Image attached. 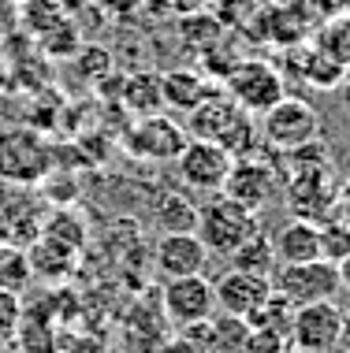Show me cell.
I'll list each match as a JSON object with an SVG mask.
<instances>
[{"label": "cell", "mask_w": 350, "mask_h": 353, "mask_svg": "<svg viewBox=\"0 0 350 353\" xmlns=\"http://www.w3.org/2000/svg\"><path fill=\"white\" fill-rule=\"evenodd\" d=\"M4 4H12V8H19V4H23V0H4Z\"/></svg>", "instance_id": "obj_34"}, {"label": "cell", "mask_w": 350, "mask_h": 353, "mask_svg": "<svg viewBox=\"0 0 350 353\" xmlns=\"http://www.w3.org/2000/svg\"><path fill=\"white\" fill-rule=\"evenodd\" d=\"M34 279L30 268V253L15 242H0V290L8 294H23Z\"/></svg>", "instance_id": "obj_22"}, {"label": "cell", "mask_w": 350, "mask_h": 353, "mask_svg": "<svg viewBox=\"0 0 350 353\" xmlns=\"http://www.w3.org/2000/svg\"><path fill=\"white\" fill-rule=\"evenodd\" d=\"M123 101H127L130 112H138V119L160 116V112H164V85H160V74L142 71L138 79H130L123 85Z\"/></svg>", "instance_id": "obj_21"}, {"label": "cell", "mask_w": 350, "mask_h": 353, "mask_svg": "<svg viewBox=\"0 0 350 353\" xmlns=\"http://www.w3.org/2000/svg\"><path fill=\"white\" fill-rule=\"evenodd\" d=\"M41 234L52 238V242L68 245V250L79 253L82 242H86V227H82V219L71 212V208H60V212H52L49 219L41 223Z\"/></svg>", "instance_id": "obj_25"}, {"label": "cell", "mask_w": 350, "mask_h": 353, "mask_svg": "<svg viewBox=\"0 0 350 353\" xmlns=\"http://www.w3.org/2000/svg\"><path fill=\"white\" fill-rule=\"evenodd\" d=\"M272 238V250H276L280 264H309L324 256V242H320V223H313L309 216H291L283 219Z\"/></svg>", "instance_id": "obj_12"}, {"label": "cell", "mask_w": 350, "mask_h": 353, "mask_svg": "<svg viewBox=\"0 0 350 353\" xmlns=\"http://www.w3.org/2000/svg\"><path fill=\"white\" fill-rule=\"evenodd\" d=\"M320 138V116L317 108L306 97H283L276 101L261 119V141L280 152H291L298 145H309V141Z\"/></svg>", "instance_id": "obj_5"}, {"label": "cell", "mask_w": 350, "mask_h": 353, "mask_svg": "<svg viewBox=\"0 0 350 353\" xmlns=\"http://www.w3.org/2000/svg\"><path fill=\"white\" fill-rule=\"evenodd\" d=\"M228 268H239V272H250V275H264V279H272V272L280 268L276 250H272V238L264 234V231H257L250 242H242L239 250L228 256Z\"/></svg>", "instance_id": "obj_20"}, {"label": "cell", "mask_w": 350, "mask_h": 353, "mask_svg": "<svg viewBox=\"0 0 350 353\" xmlns=\"http://www.w3.org/2000/svg\"><path fill=\"white\" fill-rule=\"evenodd\" d=\"M253 327L246 316H231V312H216L205 323V342L202 353H250Z\"/></svg>", "instance_id": "obj_16"}, {"label": "cell", "mask_w": 350, "mask_h": 353, "mask_svg": "<svg viewBox=\"0 0 350 353\" xmlns=\"http://www.w3.org/2000/svg\"><path fill=\"white\" fill-rule=\"evenodd\" d=\"M347 316L336 301H313L298 305L291 316V342L298 353H336L343 346Z\"/></svg>", "instance_id": "obj_6"}, {"label": "cell", "mask_w": 350, "mask_h": 353, "mask_svg": "<svg viewBox=\"0 0 350 353\" xmlns=\"http://www.w3.org/2000/svg\"><path fill=\"white\" fill-rule=\"evenodd\" d=\"M231 168H235L231 152L220 141H205V138H191L186 149L175 157V171L183 179V186L197 190V194H220Z\"/></svg>", "instance_id": "obj_7"}, {"label": "cell", "mask_w": 350, "mask_h": 353, "mask_svg": "<svg viewBox=\"0 0 350 353\" xmlns=\"http://www.w3.org/2000/svg\"><path fill=\"white\" fill-rule=\"evenodd\" d=\"M56 171V152L34 127H0V183L41 186Z\"/></svg>", "instance_id": "obj_1"}, {"label": "cell", "mask_w": 350, "mask_h": 353, "mask_svg": "<svg viewBox=\"0 0 350 353\" xmlns=\"http://www.w3.org/2000/svg\"><path fill=\"white\" fill-rule=\"evenodd\" d=\"M295 74L306 85H317V90H336L339 82H343V74H347V68L343 63H336L332 56H328L324 49H317L313 41L309 45H295Z\"/></svg>", "instance_id": "obj_17"}, {"label": "cell", "mask_w": 350, "mask_h": 353, "mask_svg": "<svg viewBox=\"0 0 350 353\" xmlns=\"http://www.w3.org/2000/svg\"><path fill=\"white\" fill-rule=\"evenodd\" d=\"M160 85H164V108H175V112H194L197 104H205L216 93H224V85L209 79L205 71L197 68H175L168 74H160Z\"/></svg>", "instance_id": "obj_15"}, {"label": "cell", "mask_w": 350, "mask_h": 353, "mask_svg": "<svg viewBox=\"0 0 350 353\" xmlns=\"http://www.w3.org/2000/svg\"><path fill=\"white\" fill-rule=\"evenodd\" d=\"M209 264V250L197 238V231H172L160 234L153 245V272L160 279H186V275H202Z\"/></svg>", "instance_id": "obj_9"}, {"label": "cell", "mask_w": 350, "mask_h": 353, "mask_svg": "<svg viewBox=\"0 0 350 353\" xmlns=\"http://www.w3.org/2000/svg\"><path fill=\"white\" fill-rule=\"evenodd\" d=\"M216 290V312H231V316H250L257 305L272 294V279L264 275H250L239 268H228L213 283Z\"/></svg>", "instance_id": "obj_13"}, {"label": "cell", "mask_w": 350, "mask_h": 353, "mask_svg": "<svg viewBox=\"0 0 350 353\" xmlns=\"http://www.w3.org/2000/svg\"><path fill=\"white\" fill-rule=\"evenodd\" d=\"M309 4H313V12H317V15H324V19L350 12V0H309Z\"/></svg>", "instance_id": "obj_30"}, {"label": "cell", "mask_w": 350, "mask_h": 353, "mask_svg": "<svg viewBox=\"0 0 350 353\" xmlns=\"http://www.w3.org/2000/svg\"><path fill=\"white\" fill-rule=\"evenodd\" d=\"M257 0H216L209 12L216 15V23L224 30H250L253 15H257Z\"/></svg>", "instance_id": "obj_26"}, {"label": "cell", "mask_w": 350, "mask_h": 353, "mask_svg": "<svg viewBox=\"0 0 350 353\" xmlns=\"http://www.w3.org/2000/svg\"><path fill=\"white\" fill-rule=\"evenodd\" d=\"M153 212V223L160 227V234H172V231H194L197 227V205L183 190H164V194L153 197L149 205Z\"/></svg>", "instance_id": "obj_18"}, {"label": "cell", "mask_w": 350, "mask_h": 353, "mask_svg": "<svg viewBox=\"0 0 350 353\" xmlns=\"http://www.w3.org/2000/svg\"><path fill=\"white\" fill-rule=\"evenodd\" d=\"M257 4H272V0H257Z\"/></svg>", "instance_id": "obj_35"}, {"label": "cell", "mask_w": 350, "mask_h": 353, "mask_svg": "<svg viewBox=\"0 0 350 353\" xmlns=\"http://www.w3.org/2000/svg\"><path fill=\"white\" fill-rule=\"evenodd\" d=\"M19 327H23V301H19V294L0 290V342L19 335Z\"/></svg>", "instance_id": "obj_28"}, {"label": "cell", "mask_w": 350, "mask_h": 353, "mask_svg": "<svg viewBox=\"0 0 350 353\" xmlns=\"http://www.w3.org/2000/svg\"><path fill=\"white\" fill-rule=\"evenodd\" d=\"M64 19H68V12H64L60 0H23L19 4V23L34 37H45L49 30H56Z\"/></svg>", "instance_id": "obj_24"}, {"label": "cell", "mask_w": 350, "mask_h": 353, "mask_svg": "<svg viewBox=\"0 0 350 353\" xmlns=\"http://www.w3.org/2000/svg\"><path fill=\"white\" fill-rule=\"evenodd\" d=\"M332 93H336V97H339V104H343V108L350 112V71L343 74V82H339V85H336Z\"/></svg>", "instance_id": "obj_31"}, {"label": "cell", "mask_w": 350, "mask_h": 353, "mask_svg": "<svg viewBox=\"0 0 350 353\" xmlns=\"http://www.w3.org/2000/svg\"><path fill=\"white\" fill-rule=\"evenodd\" d=\"M45 49L49 52H79V37H75V26L64 19L56 30H49L45 34Z\"/></svg>", "instance_id": "obj_29"}, {"label": "cell", "mask_w": 350, "mask_h": 353, "mask_svg": "<svg viewBox=\"0 0 350 353\" xmlns=\"http://www.w3.org/2000/svg\"><path fill=\"white\" fill-rule=\"evenodd\" d=\"M160 309L175 327L213 320L216 316V290L205 275H186V279H168L160 286Z\"/></svg>", "instance_id": "obj_8"}, {"label": "cell", "mask_w": 350, "mask_h": 353, "mask_svg": "<svg viewBox=\"0 0 350 353\" xmlns=\"http://www.w3.org/2000/svg\"><path fill=\"white\" fill-rule=\"evenodd\" d=\"M30 268H34V279H49V283H60L68 279L71 268H75V250H68V245L52 242V238H37V242L30 245Z\"/></svg>", "instance_id": "obj_19"}, {"label": "cell", "mask_w": 350, "mask_h": 353, "mask_svg": "<svg viewBox=\"0 0 350 353\" xmlns=\"http://www.w3.org/2000/svg\"><path fill=\"white\" fill-rule=\"evenodd\" d=\"M194 231L205 242L209 256H224V261H228L242 242H250V238L261 231V219H257V212L242 208L239 201H231V197L209 194V201L197 205V227Z\"/></svg>", "instance_id": "obj_2"}, {"label": "cell", "mask_w": 350, "mask_h": 353, "mask_svg": "<svg viewBox=\"0 0 350 353\" xmlns=\"http://www.w3.org/2000/svg\"><path fill=\"white\" fill-rule=\"evenodd\" d=\"M320 242H324V261H343L350 256V227L347 223H324L320 227Z\"/></svg>", "instance_id": "obj_27"}, {"label": "cell", "mask_w": 350, "mask_h": 353, "mask_svg": "<svg viewBox=\"0 0 350 353\" xmlns=\"http://www.w3.org/2000/svg\"><path fill=\"white\" fill-rule=\"evenodd\" d=\"M276 186H280V175H276L269 164H264V160H257V157H239L220 194L231 197V201H239L242 208H250V212H261V208L272 201Z\"/></svg>", "instance_id": "obj_11"}, {"label": "cell", "mask_w": 350, "mask_h": 353, "mask_svg": "<svg viewBox=\"0 0 350 353\" xmlns=\"http://www.w3.org/2000/svg\"><path fill=\"white\" fill-rule=\"evenodd\" d=\"M213 4H216V0H179V8H183V12H209Z\"/></svg>", "instance_id": "obj_32"}, {"label": "cell", "mask_w": 350, "mask_h": 353, "mask_svg": "<svg viewBox=\"0 0 350 353\" xmlns=\"http://www.w3.org/2000/svg\"><path fill=\"white\" fill-rule=\"evenodd\" d=\"M272 290L283 301L298 305H313V301H332L343 290V275H339L336 261H309V264H280L272 272Z\"/></svg>", "instance_id": "obj_4"}, {"label": "cell", "mask_w": 350, "mask_h": 353, "mask_svg": "<svg viewBox=\"0 0 350 353\" xmlns=\"http://www.w3.org/2000/svg\"><path fill=\"white\" fill-rule=\"evenodd\" d=\"M224 93L250 116H264L276 101L287 97V79L276 63L261 60V56H242L235 71L224 79Z\"/></svg>", "instance_id": "obj_3"}, {"label": "cell", "mask_w": 350, "mask_h": 353, "mask_svg": "<svg viewBox=\"0 0 350 353\" xmlns=\"http://www.w3.org/2000/svg\"><path fill=\"white\" fill-rule=\"evenodd\" d=\"M186 141H191V134L183 123L160 112V116H146L130 127L127 149L142 160H175L186 149Z\"/></svg>", "instance_id": "obj_10"}, {"label": "cell", "mask_w": 350, "mask_h": 353, "mask_svg": "<svg viewBox=\"0 0 350 353\" xmlns=\"http://www.w3.org/2000/svg\"><path fill=\"white\" fill-rule=\"evenodd\" d=\"M246 116H250V112H242L228 93H216V97H209L205 104H197L194 112H186V134L205 138V141H220L224 145V141L231 138V130L239 127Z\"/></svg>", "instance_id": "obj_14"}, {"label": "cell", "mask_w": 350, "mask_h": 353, "mask_svg": "<svg viewBox=\"0 0 350 353\" xmlns=\"http://www.w3.org/2000/svg\"><path fill=\"white\" fill-rule=\"evenodd\" d=\"M313 45H317V49H324L336 63H343V68L350 71V12L324 19L320 30H317V37H313Z\"/></svg>", "instance_id": "obj_23"}, {"label": "cell", "mask_w": 350, "mask_h": 353, "mask_svg": "<svg viewBox=\"0 0 350 353\" xmlns=\"http://www.w3.org/2000/svg\"><path fill=\"white\" fill-rule=\"evenodd\" d=\"M339 275H343V283L350 286V256H343V261H339Z\"/></svg>", "instance_id": "obj_33"}]
</instances>
